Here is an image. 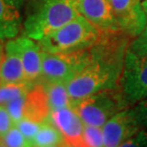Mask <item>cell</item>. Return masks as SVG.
<instances>
[{
	"instance_id": "cell-1",
	"label": "cell",
	"mask_w": 147,
	"mask_h": 147,
	"mask_svg": "<svg viewBox=\"0 0 147 147\" xmlns=\"http://www.w3.org/2000/svg\"><path fill=\"white\" fill-rule=\"evenodd\" d=\"M78 15V0H37L24 20V35L38 42Z\"/></svg>"
},
{
	"instance_id": "cell-2",
	"label": "cell",
	"mask_w": 147,
	"mask_h": 147,
	"mask_svg": "<svg viewBox=\"0 0 147 147\" xmlns=\"http://www.w3.org/2000/svg\"><path fill=\"white\" fill-rule=\"evenodd\" d=\"M99 36L100 30L80 14L63 27L46 35L38 43L44 51L71 52L90 49Z\"/></svg>"
},
{
	"instance_id": "cell-3",
	"label": "cell",
	"mask_w": 147,
	"mask_h": 147,
	"mask_svg": "<svg viewBox=\"0 0 147 147\" xmlns=\"http://www.w3.org/2000/svg\"><path fill=\"white\" fill-rule=\"evenodd\" d=\"M120 87L129 105L147 98V40L140 36L127 49Z\"/></svg>"
},
{
	"instance_id": "cell-4",
	"label": "cell",
	"mask_w": 147,
	"mask_h": 147,
	"mask_svg": "<svg viewBox=\"0 0 147 147\" xmlns=\"http://www.w3.org/2000/svg\"><path fill=\"white\" fill-rule=\"evenodd\" d=\"M129 105L121 87L101 90L76 102L73 109L84 124L102 127L118 112Z\"/></svg>"
},
{
	"instance_id": "cell-5",
	"label": "cell",
	"mask_w": 147,
	"mask_h": 147,
	"mask_svg": "<svg viewBox=\"0 0 147 147\" xmlns=\"http://www.w3.org/2000/svg\"><path fill=\"white\" fill-rule=\"evenodd\" d=\"M88 49L56 53L42 51L41 80L65 84L69 82L86 64Z\"/></svg>"
},
{
	"instance_id": "cell-6",
	"label": "cell",
	"mask_w": 147,
	"mask_h": 147,
	"mask_svg": "<svg viewBox=\"0 0 147 147\" xmlns=\"http://www.w3.org/2000/svg\"><path fill=\"white\" fill-rule=\"evenodd\" d=\"M119 30L132 38L139 37L147 25L142 0H108Z\"/></svg>"
},
{
	"instance_id": "cell-7",
	"label": "cell",
	"mask_w": 147,
	"mask_h": 147,
	"mask_svg": "<svg viewBox=\"0 0 147 147\" xmlns=\"http://www.w3.org/2000/svg\"><path fill=\"white\" fill-rule=\"evenodd\" d=\"M133 108H124L107 121L102 129L104 147H119L140 131Z\"/></svg>"
},
{
	"instance_id": "cell-8",
	"label": "cell",
	"mask_w": 147,
	"mask_h": 147,
	"mask_svg": "<svg viewBox=\"0 0 147 147\" xmlns=\"http://www.w3.org/2000/svg\"><path fill=\"white\" fill-rule=\"evenodd\" d=\"M48 120L62 133L67 146L84 147L83 139L84 123L72 107L52 110Z\"/></svg>"
},
{
	"instance_id": "cell-9",
	"label": "cell",
	"mask_w": 147,
	"mask_h": 147,
	"mask_svg": "<svg viewBox=\"0 0 147 147\" xmlns=\"http://www.w3.org/2000/svg\"><path fill=\"white\" fill-rule=\"evenodd\" d=\"M78 8L80 14L100 32L119 30L108 0H78Z\"/></svg>"
},
{
	"instance_id": "cell-10",
	"label": "cell",
	"mask_w": 147,
	"mask_h": 147,
	"mask_svg": "<svg viewBox=\"0 0 147 147\" xmlns=\"http://www.w3.org/2000/svg\"><path fill=\"white\" fill-rule=\"evenodd\" d=\"M16 41L27 82L39 83L42 79V49L39 43L26 35L17 37Z\"/></svg>"
},
{
	"instance_id": "cell-11",
	"label": "cell",
	"mask_w": 147,
	"mask_h": 147,
	"mask_svg": "<svg viewBox=\"0 0 147 147\" xmlns=\"http://www.w3.org/2000/svg\"><path fill=\"white\" fill-rule=\"evenodd\" d=\"M25 0H0V38H16L23 28Z\"/></svg>"
},
{
	"instance_id": "cell-12",
	"label": "cell",
	"mask_w": 147,
	"mask_h": 147,
	"mask_svg": "<svg viewBox=\"0 0 147 147\" xmlns=\"http://www.w3.org/2000/svg\"><path fill=\"white\" fill-rule=\"evenodd\" d=\"M26 82L16 38L11 39L5 45L4 58L0 65V86Z\"/></svg>"
},
{
	"instance_id": "cell-13",
	"label": "cell",
	"mask_w": 147,
	"mask_h": 147,
	"mask_svg": "<svg viewBox=\"0 0 147 147\" xmlns=\"http://www.w3.org/2000/svg\"><path fill=\"white\" fill-rule=\"evenodd\" d=\"M51 111L43 84L39 82L33 84L26 94L24 118L43 123L49 119Z\"/></svg>"
},
{
	"instance_id": "cell-14",
	"label": "cell",
	"mask_w": 147,
	"mask_h": 147,
	"mask_svg": "<svg viewBox=\"0 0 147 147\" xmlns=\"http://www.w3.org/2000/svg\"><path fill=\"white\" fill-rule=\"evenodd\" d=\"M45 87L51 110L63 108H73V102L67 92V84L40 81Z\"/></svg>"
},
{
	"instance_id": "cell-15",
	"label": "cell",
	"mask_w": 147,
	"mask_h": 147,
	"mask_svg": "<svg viewBox=\"0 0 147 147\" xmlns=\"http://www.w3.org/2000/svg\"><path fill=\"white\" fill-rule=\"evenodd\" d=\"M59 144H65L62 133L51 121L49 120L43 121L36 136L32 140V145L34 147H49Z\"/></svg>"
},
{
	"instance_id": "cell-16",
	"label": "cell",
	"mask_w": 147,
	"mask_h": 147,
	"mask_svg": "<svg viewBox=\"0 0 147 147\" xmlns=\"http://www.w3.org/2000/svg\"><path fill=\"white\" fill-rule=\"evenodd\" d=\"M33 84L22 83L0 86V105H6L12 100L18 98L30 89Z\"/></svg>"
},
{
	"instance_id": "cell-17",
	"label": "cell",
	"mask_w": 147,
	"mask_h": 147,
	"mask_svg": "<svg viewBox=\"0 0 147 147\" xmlns=\"http://www.w3.org/2000/svg\"><path fill=\"white\" fill-rule=\"evenodd\" d=\"M83 139L84 147H104L102 127L84 124Z\"/></svg>"
},
{
	"instance_id": "cell-18",
	"label": "cell",
	"mask_w": 147,
	"mask_h": 147,
	"mask_svg": "<svg viewBox=\"0 0 147 147\" xmlns=\"http://www.w3.org/2000/svg\"><path fill=\"white\" fill-rule=\"evenodd\" d=\"M0 140L4 143L6 147H28L29 145L32 144L24 137V135L21 133V131L18 129L15 124Z\"/></svg>"
},
{
	"instance_id": "cell-19",
	"label": "cell",
	"mask_w": 147,
	"mask_h": 147,
	"mask_svg": "<svg viewBox=\"0 0 147 147\" xmlns=\"http://www.w3.org/2000/svg\"><path fill=\"white\" fill-rule=\"evenodd\" d=\"M41 124L42 123H39V121H35L30 120V119L24 118L19 121H17L15 123V125L21 131V133L23 134L24 137L32 143V140L36 136L37 132H38L40 127H41Z\"/></svg>"
},
{
	"instance_id": "cell-20",
	"label": "cell",
	"mask_w": 147,
	"mask_h": 147,
	"mask_svg": "<svg viewBox=\"0 0 147 147\" xmlns=\"http://www.w3.org/2000/svg\"><path fill=\"white\" fill-rule=\"evenodd\" d=\"M26 94L22 95L18 98L12 100L10 102H8L5 106L7 107L9 113L11 116L12 120L14 121V124L24 118L25 111V102H26Z\"/></svg>"
},
{
	"instance_id": "cell-21",
	"label": "cell",
	"mask_w": 147,
	"mask_h": 147,
	"mask_svg": "<svg viewBox=\"0 0 147 147\" xmlns=\"http://www.w3.org/2000/svg\"><path fill=\"white\" fill-rule=\"evenodd\" d=\"M14 125V121L5 105H0V139H2Z\"/></svg>"
},
{
	"instance_id": "cell-22",
	"label": "cell",
	"mask_w": 147,
	"mask_h": 147,
	"mask_svg": "<svg viewBox=\"0 0 147 147\" xmlns=\"http://www.w3.org/2000/svg\"><path fill=\"white\" fill-rule=\"evenodd\" d=\"M119 147H147V132L139 131Z\"/></svg>"
},
{
	"instance_id": "cell-23",
	"label": "cell",
	"mask_w": 147,
	"mask_h": 147,
	"mask_svg": "<svg viewBox=\"0 0 147 147\" xmlns=\"http://www.w3.org/2000/svg\"><path fill=\"white\" fill-rule=\"evenodd\" d=\"M133 109L140 125L147 128V98L137 102Z\"/></svg>"
},
{
	"instance_id": "cell-24",
	"label": "cell",
	"mask_w": 147,
	"mask_h": 147,
	"mask_svg": "<svg viewBox=\"0 0 147 147\" xmlns=\"http://www.w3.org/2000/svg\"><path fill=\"white\" fill-rule=\"evenodd\" d=\"M3 41L4 40L0 38V65H1V63L3 61V58H4V54H5V46L3 44Z\"/></svg>"
},
{
	"instance_id": "cell-25",
	"label": "cell",
	"mask_w": 147,
	"mask_h": 147,
	"mask_svg": "<svg viewBox=\"0 0 147 147\" xmlns=\"http://www.w3.org/2000/svg\"><path fill=\"white\" fill-rule=\"evenodd\" d=\"M142 38H143V39H145V40H147V25H146V27H145V29H144V30L142 32V33L140 34V35Z\"/></svg>"
},
{
	"instance_id": "cell-26",
	"label": "cell",
	"mask_w": 147,
	"mask_h": 147,
	"mask_svg": "<svg viewBox=\"0 0 147 147\" xmlns=\"http://www.w3.org/2000/svg\"><path fill=\"white\" fill-rule=\"evenodd\" d=\"M142 8L147 15V0H142Z\"/></svg>"
},
{
	"instance_id": "cell-27",
	"label": "cell",
	"mask_w": 147,
	"mask_h": 147,
	"mask_svg": "<svg viewBox=\"0 0 147 147\" xmlns=\"http://www.w3.org/2000/svg\"><path fill=\"white\" fill-rule=\"evenodd\" d=\"M67 144H59V145H52V146H49V147H65Z\"/></svg>"
},
{
	"instance_id": "cell-28",
	"label": "cell",
	"mask_w": 147,
	"mask_h": 147,
	"mask_svg": "<svg viewBox=\"0 0 147 147\" xmlns=\"http://www.w3.org/2000/svg\"><path fill=\"white\" fill-rule=\"evenodd\" d=\"M0 147H6L4 143H3V142H1V140H0Z\"/></svg>"
},
{
	"instance_id": "cell-29",
	"label": "cell",
	"mask_w": 147,
	"mask_h": 147,
	"mask_svg": "<svg viewBox=\"0 0 147 147\" xmlns=\"http://www.w3.org/2000/svg\"><path fill=\"white\" fill-rule=\"evenodd\" d=\"M28 147H34L33 145H32V144H30V145H29V146H28Z\"/></svg>"
},
{
	"instance_id": "cell-30",
	"label": "cell",
	"mask_w": 147,
	"mask_h": 147,
	"mask_svg": "<svg viewBox=\"0 0 147 147\" xmlns=\"http://www.w3.org/2000/svg\"><path fill=\"white\" fill-rule=\"evenodd\" d=\"M65 147H69V146H67V145H65Z\"/></svg>"
}]
</instances>
